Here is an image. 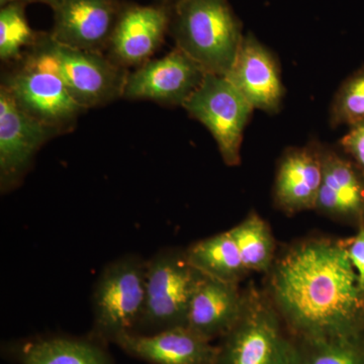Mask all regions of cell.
<instances>
[{"mask_svg": "<svg viewBox=\"0 0 364 364\" xmlns=\"http://www.w3.org/2000/svg\"><path fill=\"white\" fill-rule=\"evenodd\" d=\"M323 182V146L311 142L282 155L274 182V202L287 215L316 210Z\"/></svg>", "mask_w": 364, "mask_h": 364, "instance_id": "cell-14", "label": "cell"}, {"mask_svg": "<svg viewBox=\"0 0 364 364\" xmlns=\"http://www.w3.org/2000/svg\"><path fill=\"white\" fill-rule=\"evenodd\" d=\"M63 1L64 0H0V4L4 6L7 4H11V2H23V4H26V2H43V4H49L54 9Z\"/></svg>", "mask_w": 364, "mask_h": 364, "instance_id": "cell-26", "label": "cell"}, {"mask_svg": "<svg viewBox=\"0 0 364 364\" xmlns=\"http://www.w3.org/2000/svg\"><path fill=\"white\" fill-rule=\"evenodd\" d=\"M186 254L191 264L210 279L239 284L249 274L228 231L191 244Z\"/></svg>", "mask_w": 364, "mask_h": 364, "instance_id": "cell-19", "label": "cell"}, {"mask_svg": "<svg viewBox=\"0 0 364 364\" xmlns=\"http://www.w3.org/2000/svg\"><path fill=\"white\" fill-rule=\"evenodd\" d=\"M171 14L163 6H131L121 11L109 44V58L123 66H141L162 44Z\"/></svg>", "mask_w": 364, "mask_h": 364, "instance_id": "cell-13", "label": "cell"}, {"mask_svg": "<svg viewBox=\"0 0 364 364\" xmlns=\"http://www.w3.org/2000/svg\"><path fill=\"white\" fill-rule=\"evenodd\" d=\"M363 343H364V336H363Z\"/></svg>", "mask_w": 364, "mask_h": 364, "instance_id": "cell-27", "label": "cell"}, {"mask_svg": "<svg viewBox=\"0 0 364 364\" xmlns=\"http://www.w3.org/2000/svg\"><path fill=\"white\" fill-rule=\"evenodd\" d=\"M114 344L149 364H215L218 347L188 328L174 327L154 334L126 333Z\"/></svg>", "mask_w": 364, "mask_h": 364, "instance_id": "cell-15", "label": "cell"}, {"mask_svg": "<svg viewBox=\"0 0 364 364\" xmlns=\"http://www.w3.org/2000/svg\"><path fill=\"white\" fill-rule=\"evenodd\" d=\"M176 47L207 73L227 76L243 33L228 0H177L170 20Z\"/></svg>", "mask_w": 364, "mask_h": 364, "instance_id": "cell-2", "label": "cell"}, {"mask_svg": "<svg viewBox=\"0 0 364 364\" xmlns=\"http://www.w3.org/2000/svg\"><path fill=\"white\" fill-rule=\"evenodd\" d=\"M364 122V67L352 73L340 86L330 109L333 128L352 127Z\"/></svg>", "mask_w": 364, "mask_h": 364, "instance_id": "cell-23", "label": "cell"}, {"mask_svg": "<svg viewBox=\"0 0 364 364\" xmlns=\"http://www.w3.org/2000/svg\"><path fill=\"white\" fill-rule=\"evenodd\" d=\"M267 291H244L243 311L222 337L215 364H294V342Z\"/></svg>", "mask_w": 364, "mask_h": 364, "instance_id": "cell-4", "label": "cell"}, {"mask_svg": "<svg viewBox=\"0 0 364 364\" xmlns=\"http://www.w3.org/2000/svg\"><path fill=\"white\" fill-rule=\"evenodd\" d=\"M226 77L253 109L268 114L279 111L284 88L279 64L272 53L252 35L244 36L233 66Z\"/></svg>", "mask_w": 364, "mask_h": 364, "instance_id": "cell-12", "label": "cell"}, {"mask_svg": "<svg viewBox=\"0 0 364 364\" xmlns=\"http://www.w3.org/2000/svg\"><path fill=\"white\" fill-rule=\"evenodd\" d=\"M267 274V296L294 338L363 341L364 294L343 240L296 242Z\"/></svg>", "mask_w": 364, "mask_h": 364, "instance_id": "cell-1", "label": "cell"}, {"mask_svg": "<svg viewBox=\"0 0 364 364\" xmlns=\"http://www.w3.org/2000/svg\"><path fill=\"white\" fill-rule=\"evenodd\" d=\"M59 135L51 127L26 114L4 85L0 88V188L9 193L21 186L36 155Z\"/></svg>", "mask_w": 364, "mask_h": 364, "instance_id": "cell-9", "label": "cell"}, {"mask_svg": "<svg viewBox=\"0 0 364 364\" xmlns=\"http://www.w3.org/2000/svg\"><path fill=\"white\" fill-rule=\"evenodd\" d=\"M33 48L58 74L71 97L83 109L123 97L129 73L102 53L74 49L60 44L50 35L39 38Z\"/></svg>", "mask_w": 364, "mask_h": 364, "instance_id": "cell-6", "label": "cell"}, {"mask_svg": "<svg viewBox=\"0 0 364 364\" xmlns=\"http://www.w3.org/2000/svg\"><path fill=\"white\" fill-rule=\"evenodd\" d=\"M244 306L239 284L203 277L189 303L186 327L212 342L236 324Z\"/></svg>", "mask_w": 364, "mask_h": 364, "instance_id": "cell-17", "label": "cell"}, {"mask_svg": "<svg viewBox=\"0 0 364 364\" xmlns=\"http://www.w3.org/2000/svg\"><path fill=\"white\" fill-rule=\"evenodd\" d=\"M343 243L356 273L359 289L364 294V226H359L356 234Z\"/></svg>", "mask_w": 364, "mask_h": 364, "instance_id": "cell-25", "label": "cell"}, {"mask_svg": "<svg viewBox=\"0 0 364 364\" xmlns=\"http://www.w3.org/2000/svg\"><path fill=\"white\" fill-rule=\"evenodd\" d=\"M51 37L74 49L102 53L119 18L116 0H64L54 9Z\"/></svg>", "mask_w": 364, "mask_h": 364, "instance_id": "cell-11", "label": "cell"}, {"mask_svg": "<svg viewBox=\"0 0 364 364\" xmlns=\"http://www.w3.org/2000/svg\"><path fill=\"white\" fill-rule=\"evenodd\" d=\"M147 260L127 254L105 265L92 294L91 338L105 345L136 331L146 301Z\"/></svg>", "mask_w": 364, "mask_h": 364, "instance_id": "cell-3", "label": "cell"}, {"mask_svg": "<svg viewBox=\"0 0 364 364\" xmlns=\"http://www.w3.org/2000/svg\"><path fill=\"white\" fill-rule=\"evenodd\" d=\"M205 74L200 64L176 47L162 58L149 60L129 73L123 97L182 107Z\"/></svg>", "mask_w": 364, "mask_h": 364, "instance_id": "cell-10", "label": "cell"}, {"mask_svg": "<svg viewBox=\"0 0 364 364\" xmlns=\"http://www.w3.org/2000/svg\"><path fill=\"white\" fill-rule=\"evenodd\" d=\"M316 210L364 226V177L350 159L323 147V182Z\"/></svg>", "mask_w": 364, "mask_h": 364, "instance_id": "cell-16", "label": "cell"}, {"mask_svg": "<svg viewBox=\"0 0 364 364\" xmlns=\"http://www.w3.org/2000/svg\"><path fill=\"white\" fill-rule=\"evenodd\" d=\"M294 364H364L361 340L296 339Z\"/></svg>", "mask_w": 364, "mask_h": 364, "instance_id": "cell-21", "label": "cell"}, {"mask_svg": "<svg viewBox=\"0 0 364 364\" xmlns=\"http://www.w3.org/2000/svg\"><path fill=\"white\" fill-rule=\"evenodd\" d=\"M4 356L18 364H114L107 345L87 337L47 335L7 342Z\"/></svg>", "mask_w": 364, "mask_h": 364, "instance_id": "cell-18", "label": "cell"}, {"mask_svg": "<svg viewBox=\"0 0 364 364\" xmlns=\"http://www.w3.org/2000/svg\"><path fill=\"white\" fill-rule=\"evenodd\" d=\"M182 107L210 132L225 164L238 166L244 131L254 109L233 83L226 76L207 73Z\"/></svg>", "mask_w": 364, "mask_h": 364, "instance_id": "cell-7", "label": "cell"}, {"mask_svg": "<svg viewBox=\"0 0 364 364\" xmlns=\"http://www.w3.org/2000/svg\"><path fill=\"white\" fill-rule=\"evenodd\" d=\"M176 1H177V0H176Z\"/></svg>", "mask_w": 364, "mask_h": 364, "instance_id": "cell-28", "label": "cell"}, {"mask_svg": "<svg viewBox=\"0 0 364 364\" xmlns=\"http://www.w3.org/2000/svg\"><path fill=\"white\" fill-rule=\"evenodd\" d=\"M228 232L236 243L249 273L269 272L277 258V243L269 225L259 215L251 213Z\"/></svg>", "mask_w": 364, "mask_h": 364, "instance_id": "cell-20", "label": "cell"}, {"mask_svg": "<svg viewBox=\"0 0 364 364\" xmlns=\"http://www.w3.org/2000/svg\"><path fill=\"white\" fill-rule=\"evenodd\" d=\"M203 277L191 264L186 250L165 248L155 253L147 260L145 308L133 333L186 327L191 296Z\"/></svg>", "mask_w": 364, "mask_h": 364, "instance_id": "cell-5", "label": "cell"}, {"mask_svg": "<svg viewBox=\"0 0 364 364\" xmlns=\"http://www.w3.org/2000/svg\"><path fill=\"white\" fill-rule=\"evenodd\" d=\"M340 146L364 177V122L349 127L340 140Z\"/></svg>", "mask_w": 364, "mask_h": 364, "instance_id": "cell-24", "label": "cell"}, {"mask_svg": "<svg viewBox=\"0 0 364 364\" xmlns=\"http://www.w3.org/2000/svg\"><path fill=\"white\" fill-rule=\"evenodd\" d=\"M2 85L26 114L59 134L74 127L79 116L86 111L33 48L20 68L7 76Z\"/></svg>", "mask_w": 364, "mask_h": 364, "instance_id": "cell-8", "label": "cell"}, {"mask_svg": "<svg viewBox=\"0 0 364 364\" xmlns=\"http://www.w3.org/2000/svg\"><path fill=\"white\" fill-rule=\"evenodd\" d=\"M25 4L11 2L0 11V58L11 61L21 58L26 47H33L39 38L36 36L26 18Z\"/></svg>", "mask_w": 364, "mask_h": 364, "instance_id": "cell-22", "label": "cell"}]
</instances>
